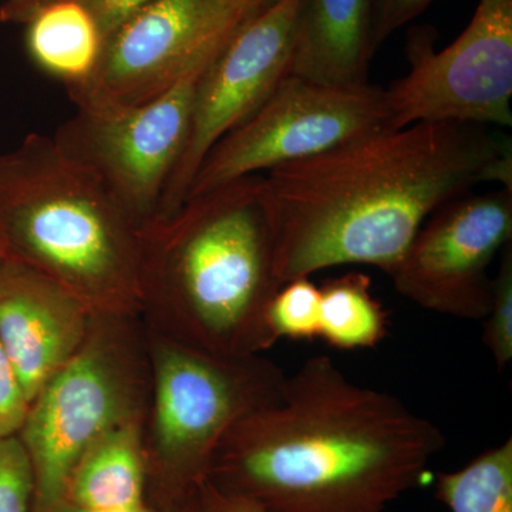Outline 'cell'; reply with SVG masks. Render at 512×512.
<instances>
[{"label": "cell", "mask_w": 512, "mask_h": 512, "mask_svg": "<svg viewBox=\"0 0 512 512\" xmlns=\"http://www.w3.org/2000/svg\"><path fill=\"white\" fill-rule=\"evenodd\" d=\"M299 5L301 0H269L202 73L187 143L165 188L158 218L170 217L184 204L211 148L244 123L289 76Z\"/></svg>", "instance_id": "7c38bea8"}, {"label": "cell", "mask_w": 512, "mask_h": 512, "mask_svg": "<svg viewBox=\"0 0 512 512\" xmlns=\"http://www.w3.org/2000/svg\"><path fill=\"white\" fill-rule=\"evenodd\" d=\"M164 512H204L200 498V488H198L197 493L192 494L183 503L177 504L175 507Z\"/></svg>", "instance_id": "83f0119b"}, {"label": "cell", "mask_w": 512, "mask_h": 512, "mask_svg": "<svg viewBox=\"0 0 512 512\" xmlns=\"http://www.w3.org/2000/svg\"><path fill=\"white\" fill-rule=\"evenodd\" d=\"M511 143L487 127L384 128L272 168L264 195L282 285L340 265L399 264L421 225L483 181L512 190Z\"/></svg>", "instance_id": "6da1fadb"}, {"label": "cell", "mask_w": 512, "mask_h": 512, "mask_svg": "<svg viewBox=\"0 0 512 512\" xmlns=\"http://www.w3.org/2000/svg\"><path fill=\"white\" fill-rule=\"evenodd\" d=\"M221 6H238L242 5V3H247L249 0H217Z\"/></svg>", "instance_id": "f1b7e54d"}, {"label": "cell", "mask_w": 512, "mask_h": 512, "mask_svg": "<svg viewBox=\"0 0 512 512\" xmlns=\"http://www.w3.org/2000/svg\"><path fill=\"white\" fill-rule=\"evenodd\" d=\"M32 464L18 434L0 439V512H32Z\"/></svg>", "instance_id": "44dd1931"}, {"label": "cell", "mask_w": 512, "mask_h": 512, "mask_svg": "<svg viewBox=\"0 0 512 512\" xmlns=\"http://www.w3.org/2000/svg\"><path fill=\"white\" fill-rule=\"evenodd\" d=\"M200 498L204 512H265L248 498L222 493L207 481L200 487Z\"/></svg>", "instance_id": "d4e9b609"}, {"label": "cell", "mask_w": 512, "mask_h": 512, "mask_svg": "<svg viewBox=\"0 0 512 512\" xmlns=\"http://www.w3.org/2000/svg\"><path fill=\"white\" fill-rule=\"evenodd\" d=\"M436 33L413 29L410 72L386 94L390 127L417 123H512V0H480L470 25L440 52Z\"/></svg>", "instance_id": "9c48e42d"}, {"label": "cell", "mask_w": 512, "mask_h": 512, "mask_svg": "<svg viewBox=\"0 0 512 512\" xmlns=\"http://www.w3.org/2000/svg\"><path fill=\"white\" fill-rule=\"evenodd\" d=\"M0 249L92 313H141V228L52 136L0 154Z\"/></svg>", "instance_id": "277c9868"}, {"label": "cell", "mask_w": 512, "mask_h": 512, "mask_svg": "<svg viewBox=\"0 0 512 512\" xmlns=\"http://www.w3.org/2000/svg\"><path fill=\"white\" fill-rule=\"evenodd\" d=\"M434 0H372V50L376 53L396 30L417 18Z\"/></svg>", "instance_id": "603a6c76"}, {"label": "cell", "mask_w": 512, "mask_h": 512, "mask_svg": "<svg viewBox=\"0 0 512 512\" xmlns=\"http://www.w3.org/2000/svg\"><path fill=\"white\" fill-rule=\"evenodd\" d=\"M511 241L512 190L466 194L427 218L389 276L427 311L484 320L493 296L488 268Z\"/></svg>", "instance_id": "8fae6325"}, {"label": "cell", "mask_w": 512, "mask_h": 512, "mask_svg": "<svg viewBox=\"0 0 512 512\" xmlns=\"http://www.w3.org/2000/svg\"><path fill=\"white\" fill-rule=\"evenodd\" d=\"M80 3L99 26L103 42L123 25L131 15L151 0H74Z\"/></svg>", "instance_id": "cb8c5ba5"}, {"label": "cell", "mask_w": 512, "mask_h": 512, "mask_svg": "<svg viewBox=\"0 0 512 512\" xmlns=\"http://www.w3.org/2000/svg\"><path fill=\"white\" fill-rule=\"evenodd\" d=\"M28 50L40 69L64 87L89 79L99 63L103 36L93 16L74 0H52L28 23Z\"/></svg>", "instance_id": "2e32d148"}, {"label": "cell", "mask_w": 512, "mask_h": 512, "mask_svg": "<svg viewBox=\"0 0 512 512\" xmlns=\"http://www.w3.org/2000/svg\"><path fill=\"white\" fill-rule=\"evenodd\" d=\"M147 328L218 355H262L278 340L268 308L282 284L264 177L195 195L141 228Z\"/></svg>", "instance_id": "3957f363"}, {"label": "cell", "mask_w": 512, "mask_h": 512, "mask_svg": "<svg viewBox=\"0 0 512 512\" xmlns=\"http://www.w3.org/2000/svg\"><path fill=\"white\" fill-rule=\"evenodd\" d=\"M143 427L144 421H134L94 441L74 464L63 501L86 508L147 503Z\"/></svg>", "instance_id": "9a60e30c"}, {"label": "cell", "mask_w": 512, "mask_h": 512, "mask_svg": "<svg viewBox=\"0 0 512 512\" xmlns=\"http://www.w3.org/2000/svg\"><path fill=\"white\" fill-rule=\"evenodd\" d=\"M55 512H163L158 510V508L154 507L150 501L147 503H141L137 505H130V507H120V508H86L79 507V505H74L67 503V501H63L60 503L59 507L56 508Z\"/></svg>", "instance_id": "4316f807"}, {"label": "cell", "mask_w": 512, "mask_h": 512, "mask_svg": "<svg viewBox=\"0 0 512 512\" xmlns=\"http://www.w3.org/2000/svg\"><path fill=\"white\" fill-rule=\"evenodd\" d=\"M3 261V254H2V249H0V262Z\"/></svg>", "instance_id": "f546056e"}, {"label": "cell", "mask_w": 512, "mask_h": 512, "mask_svg": "<svg viewBox=\"0 0 512 512\" xmlns=\"http://www.w3.org/2000/svg\"><path fill=\"white\" fill-rule=\"evenodd\" d=\"M483 342L500 372L512 359V244L501 251L500 266L493 278V296L484 318Z\"/></svg>", "instance_id": "ffe728a7"}, {"label": "cell", "mask_w": 512, "mask_h": 512, "mask_svg": "<svg viewBox=\"0 0 512 512\" xmlns=\"http://www.w3.org/2000/svg\"><path fill=\"white\" fill-rule=\"evenodd\" d=\"M29 406L18 372L0 342V439L19 433L28 416Z\"/></svg>", "instance_id": "7402d4cb"}, {"label": "cell", "mask_w": 512, "mask_h": 512, "mask_svg": "<svg viewBox=\"0 0 512 512\" xmlns=\"http://www.w3.org/2000/svg\"><path fill=\"white\" fill-rule=\"evenodd\" d=\"M146 329L144 450L148 485L160 488L164 512L205 483L215 450L239 420L282 399L288 375L262 355H218Z\"/></svg>", "instance_id": "5b68a950"}, {"label": "cell", "mask_w": 512, "mask_h": 512, "mask_svg": "<svg viewBox=\"0 0 512 512\" xmlns=\"http://www.w3.org/2000/svg\"><path fill=\"white\" fill-rule=\"evenodd\" d=\"M436 497L451 512H512V439L466 467L437 476Z\"/></svg>", "instance_id": "ac0fdd59"}, {"label": "cell", "mask_w": 512, "mask_h": 512, "mask_svg": "<svg viewBox=\"0 0 512 512\" xmlns=\"http://www.w3.org/2000/svg\"><path fill=\"white\" fill-rule=\"evenodd\" d=\"M444 446L399 397L315 356L286 376L279 402L225 434L205 481L265 512H386Z\"/></svg>", "instance_id": "7a4b0ae2"}, {"label": "cell", "mask_w": 512, "mask_h": 512, "mask_svg": "<svg viewBox=\"0 0 512 512\" xmlns=\"http://www.w3.org/2000/svg\"><path fill=\"white\" fill-rule=\"evenodd\" d=\"M150 397L143 319L94 313L82 345L36 394L18 433L32 464V512H55L84 451L111 430L146 420Z\"/></svg>", "instance_id": "8992f818"}, {"label": "cell", "mask_w": 512, "mask_h": 512, "mask_svg": "<svg viewBox=\"0 0 512 512\" xmlns=\"http://www.w3.org/2000/svg\"><path fill=\"white\" fill-rule=\"evenodd\" d=\"M384 128L392 127L380 87L328 86L286 76L244 123L211 148L187 200Z\"/></svg>", "instance_id": "52a82bcc"}, {"label": "cell", "mask_w": 512, "mask_h": 512, "mask_svg": "<svg viewBox=\"0 0 512 512\" xmlns=\"http://www.w3.org/2000/svg\"><path fill=\"white\" fill-rule=\"evenodd\" d=\"M372 0H301L289 76L328 86L367 84Z\"/></svg>", "instance_id": "5bb4252c"}, {"label": "cell", "mask_w": 512, "mask_h": 512, "mask_svg": "<svg viewBox=\"0 0 512 512\" xmlns=\"http://www.w3.org/2000/svg\"><path fill=\"white\" fill-rule=\"evenodd\" d=\"M319 338L342 350L375 348L387 335V315L372 292V279L360 272L323 282Z\"/></svg>", "instance_id": "e0dca14e"}, {"label": "cell", "mask_w": 512, "mask_h": 512, "mask_svg": "<svg viewBox=\"0 0 512 512\" xmlns=\"http://www.w3.org/2000/svg\"><path fill=\"white\" fill-rule=\"evenodd\" d=\"M268 323L276 340L319 338L320 291L308 276L279 288L268 308Z\"/></svg>", "instance_id": "d6986e66"}, {"label": "cell", "mask_w": 512, "mask_h": 512, "mask_svg": "<svg viewBox=\"0 0 512 512\" xmlns=\"http://www.w3.org/2000/svg\"><path fill=\"white\" fill-rule=\"evenodd\" d=\"M52 0H6L0 9V18L5 22L28 23L37 10Z\"/></svg>", "instance_id": "484cf974"}, {"label": "cell", "mask_w": 512, "mask_h": 512, "mask_svg": "<svg viewBox=\"0 0 512 512\" xmlns=\"http://www.w3.org/2000/svg\"><path fill=\"white\" fill-rule=\"evenodd\" d=\"M269 0H151L103 43L89 79L67 87L77 110H117L156 99L198 63L214 59Z\"/></svg>", "instance_id": "ba28073f"}, {"label": "cell", "mask_w": 512, "mask_h": 512, "mask_svg": "<svg viewBox=\"0 0 512 512\" xmlns=\"http://www.w3.org/2000/svg\"><path fill=\"white\" fill-rule=\"evenodd\" d=\"M93 315L45 276L0 262V342L30 403L80 348Z\"/></svg>", "instance_id": "4fadbf2b"}, {"label": "cell", "mask_w": 512, "mask_h": 512, "mask_svg": "<svg viewBox=\"0 0 512 512\" xmlns=\"http://www.w3.org/2000/svg\"><path fill=\"white\" fill-rule=\"evenodd\" d=\"M212 60L192 67L147 103L117 110H77L52 136L60 150L89 170L140 228L160 215L165 188L190 133L198 84Z\"/></svg>", "instance_id": "30bf717a"}]
</instances>
